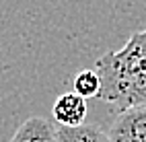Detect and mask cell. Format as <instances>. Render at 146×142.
<instances>
[{
    "label": "cell",
    "mask_w": 146,
    "mask_h": 142,
    "mask_svg": "<svg viewBox=\"0 0 146 142\" xmlns=\"http://www.w3.org/2000/svg\"><path fill=\"white\" fill-rule=\"evenodd\" d=\"M95 70L101 78L97 99L119 111L146 105V29L132 33L121 50L101 56Z\"/></svg>",
    "instance_id": "obj_1"
},
{
    "label": "cell",
    "mask_w": 146,
    "mask_h": 142,
    "mask_svg": "<svg viewBox=\"0 0 146 142\" xmlns=\"http://www.w3.org/2000/svg\"><path fill=\"white\" fill-rule=\"evenodd\" d=\"M109 136L111 142H146V105L119 111Z\"/></svg>",
    "instance_id": "obj_2"
},
{
    "label": "cell",
    "mask_w": 146,
    "mask_h": 142,
    "mask_svg": "<svg viewBox=\"0 0 146 142\" xmlns=\"http://www.w3.org/2000/svg\"><path fill=\"white\" fill-rule=\"evenodd\" d=\"M86 99H82L80 95H76L74 91L60 95L54 101V119L58 121V126H66V128H76L84 124L86 117Z\"/></svg>",
    "instance_id": "obj_3"
},
{
    "label": "cell",
    "mask_w": 146,
    "mask_h": 142,
    "mask_svg": "<svg viewBox=\"0 0 146 142\" xmlns=\"http://www.w3.org/2000/svg\"><path fill=\"white\" fill-rule=\"evenodd\" d=\"M8 142H58V138L56 128L45 117L33 115L17 128V132Z\"/></svg>",
    "instance_id": "obj_4"
},
{
    "label": "cell",
    "mask_w": 146,
    "mask_h": 142,
    "mask_svg": "<svg viewBox=\"0 0 146 142\" xmlns=\"http://www.w3.org/2000/svg\"><path fill=\"white\" fill-rule=\"evenodd\" d=\"M56 138L58 142H111V136L107 132H103L99 126H91V124H82L76 128L58 126Z\"/></svg>",
    "instance_id": "obj_5"
},
{
    "label": "cell",
    "mask_w": 146,
    "mask_h": 142,
    "mask_svg": "<svg viewBox=\"0 0 146 142\" xmlns=\"http://www.w3.org/2000/svg\"><path fill=\"white\" fill-rule=\"evenodd\" d=\"M74 93L80 95L82 99H93L99 95V89H101V78L97 70H80L78 74L74 76Z\"/></svg>",
    "instance_id": "obj_6"
}]
</instances>
